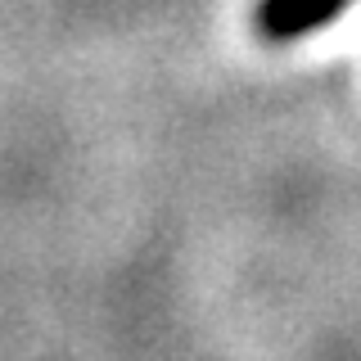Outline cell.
<instances>
[{
	"label": "cell",
	"instance_id": "obj_1",
	"mask_svg": "<svg viewBox=\"0 0 361 361\" xmlns=\"http://www.w3.org/2000/svg\"><path fill=\"white\" fill-rule=\"evenodd\" d=\"M353 0H257L253 23L267 41H298L312 27L334 23Z\"/></svg>",
	"mask_w": 361,
	"mask_h": 361
}]
</instances>
